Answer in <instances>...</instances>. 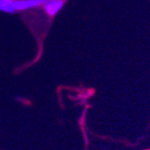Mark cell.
<instances>
[{"instance_id":"7a4b0ae2","label":"cell","mask_w":150,"mask_h":150,"mask_svg":"<svg viewBox=\"0 0 150 150\" xmlns=\"http://www.w3.org/2000/svg\"><path fill=\"white\" fill-rule=\"evenodd\" d=\"M64 3L65 0H47L42 8H44V12L50 17H55L58 13L62 10Z\"/></svg>"},{"instance_id":"277c9868","label":"cell","mask_w":150,"mask_h":150,"mask_svg":"<svg viewBox=\"0 0 150 150\" xmlns=\"http://www.w3.org/2000/svg\"><path fill=\"white\" fill-rule=\"evenodd\" d=\"M149 150H150V149H149Z\"/></svg>"},{"instance_id":"6da1fadb","label":"cell","mask_w":150,"mask_h":150,"mask_svg":"<svg viewBox=\"0 0 150 150\" xmlns=\"http://www.w3.org/2000/svg\"><path fill=\"white\" fill-rule=\"evenodd\" d=\"M47 0H14L13 8L15 12L32 10V8H42Z\"/></svg>"},{"instance_id":"3957f363","label":"cell","mask_w":150,"mask_h":150,"mask_svg":"<svg viewBox=\"0 0 150 150\" xmlns=\"http://www.w3.org/2000/svg\"><path fill=\"white\" fill-rule=\"evenodd\" d=\"M14 0H0V12L6 14H15V10L13 8Z\"/></svg>"}]
</instances>
